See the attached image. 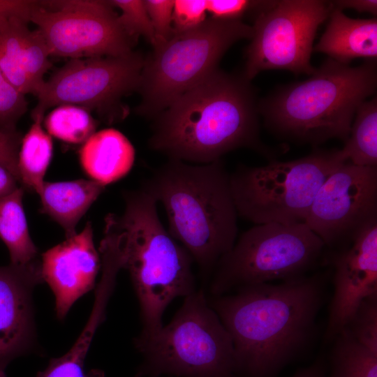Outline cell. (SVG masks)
<instances>
[{"label":"cell","mask_w":377,"mask_h":377,"mask_svg":"<svg viewBox=\"0 0 377 377\" xmlns=\"http://www.w3.org/2000/svg\"><path fill=\"white\" fill-rule=\"evenodd\" d=\"M43 282L39 259L24 266H0V377H6L12 361L36 347L33 292Z\"/></svg>","instance_id":"15"},{"label":"cell","mask_w":377,"mask_h":377,"mask_svg":"<svg viewBox=\"0 0 377 377\" xmlns=\"http://www.w3.org/2000/svg\"><path fill=\"white\" fill-rule=\"evenodd\" d=\"M334 295L325 339L332 341L360 304L377 294V220L363 228L331 258Z\"/></svg>","instance_id":"14"},{"label":"cell","mask_w":377,"mask_h":377,"mask_svg":"<svg viewBox=\"0 0 377 377\" xmlns=\"http://www.w3.org/2000/svg\"><path fill=\"white\" fill-rule=\"evenodd\" d=\"M24 188L0 198V238L7 247L10 264L24 266L38 260V249L27 226L22 199Z\"/></svg>","instance_id":"21"},{"label":"cell","mask_w":377,"mask_h":377,"mask_svg":"<svg viewBox=\"0 0 377 377\" xmlns=\"http://www.w3.org/2000/svg\"><path fill=\"white\" fill-rule=\"evenodd\" d=\"M329 17L325 31L314 47L315 52L343 64L359 57L376 59V18L353 19L333 8Z\"/></svg>","instance_id":"18"},{"label":"cell","mask_w":377,"mask_h":377,"mask_svg":"<svg viewBox=\"0 0 377 377\" xmlns=\"http://www.w3.org/2000/svg\"><path fill=\"white\" fill-rule=\"evenodd\" d=\"M258 114L250 80L217 68L155 118L149 145L168 159L194 164L221 160L239 148L272 161L279 150L261 141Z\"/></svg>","instance_id":"1"},{"label":"cell","mask_w":377,"mask_h":377,"mask_svg":"<svg viewBox=\"0 0 377 377\" xmlns=\"http://www.w3.org/2000/svg\"><path fill=\"white\" fill-rule=\"evenodd\" d=\"M330 1H269L254 17L243 75L251 81L267 70H287L311 75L313 43L319 26L329 17Z\"/></svg>","instance_id":"10"},{"label":"cell","mask_w":377,"mask_h":377,"mask_svg":"<svg viewBox=\"0 0 377 377\" xmlns=\"http://www.w3.org/2000/svg\"><path fill=\"white\" fill-rule=\"evenodd\" d=\"M27 108L24 94L9 82L0 70V131L15 133V125Z\"/></svg>","instance_id":"28"},{"label":"cell","mask_w":377,"mask_h":377,"mask_svg":"<svg viewBox=\"0 0 377 377\" xmlns=\"http://www.w3.org/2000/svg\"><path fill=\"white\" fill-rule=\"evenodd\" d=\"M323 274L244 286L208 299L230 333L237 372L268 377L305 346L324 297Z\"/></svg>","instance_id":"2"},{"label":"cell","mask_w":377,"mask_h":377,"mask_svg":"<svg viewBox=\"0 0 377 377\" xmlns=\"http://www.w3.org/2000/svg\"><path fill=\"white\" fill-rule=\"evenodd\" d=\"M145 59L133 52L121 57L72 59L44 81L31 116L61 105L96 109L103 113L139 87Z\"/></svg>","instance_id":"12"},{"label":"cell","mask_w":377,"mask_h":377,"mask_svg":"<svg viewBox=\"0 0 377 377\" xmlns=\"http://www.w3.org/2000/svg\"><path fill=\"white\" fill-rule=\"evenodd\" d=\"M293 377H324L323 362L318 360L311 366L298 371Z\"/></svg>","instance_id":"36"},{"label":"cell","mask_w":377,"mask_h":377,"mask_svg":"<svg viewBox=\"0 0 377 377\" xmlns=\"http://www.w3.org/2000/svg\"><path fill=\"white\" fill-rule=\"evenodd\" d=\"M333 8L343 11V9H353L357 12H367L374 15L377 13L376 0H339L330 1Z\"/></svg>","instance_id":"34"},{"label":"cell","mask_w":377,"mask_h":377,"mask_svg":"<svg viewBox=\"0 0 377 377\" xmlns=\"http://www.w3.org/2000/svg\"><path fill=\"white\" fill-rule=\"evenodd\" d=\"M135 377H235L232 337L202 290L184 297L171 321L136 347Z\"/></svg>","instance_id":"6"},{"label":"cell","mask_w":377,"mask_h":377,"mask_svg":"<svg viewBox=\"0 0 377 377\" xmlns=\"http://www.w3.org/2000/svg\"><path fill=\"white\" fill-rule=\"evenodd\" d=\"M141 187L162 204L168 232L204 273L233 247L238 214L221 159L205 164L168 159Z\"/></svg>","instance_id":"4"},{"label":"cell","mask_w":377,"mask_h":377,"mask_svg":"<svg viewBox=\"0 0 377 377\" xmlns=\"http://www.w3.org/2000/svg\"><path fill=\"white\" fill-rule=\"evenodd\" d=\"M345 162L340 149H316L293 161L241 165L230 174L237 214L256 225L304 223L320 186Z\"/></svg>","instance_id":"7"},{"label":"cell","mask_w":377,"mask_h":377,"mask_svg":"<svg viewBox=\"0 0 377 377\" xmlns=\"http://www.w3.org/2000/svg\"><path fill=\"white\" fill-rule=\"evenodd\" d=\"M253 33L252 26L242 20L209 17L197 28L175 34L154 48L141 72L138 90L142 101L137 112L156 118L217 69L221 57L235 43L251 38Z\"/></svg>","instance_id":"8"},{"label":"cell","mask_w":377,"mask_h":377,"mask_svg":"<svg viewBox=\"0 0 377 377\" xmlns=\"http://www.w3.org/2000/svg\"><path fill=\"white\" fill-rule=\"evenodd\" d=\"M325 246L305 223L257 224L219 260L210 292L223 295L247 286L302 276Z\"/></svg>","instance_id":"9"},{"label":"cell","mask_w":377,"mask_h":377,"mask_svg":"<svg viewBox=\"0 0 377 377\" xmlns=\"http://www.w3.org/2000/svg\"><path fill=\"white\" fill-rule=\"evenodd\" d=\"M101 268V256L89 221L80 232L41 255L42 279L54 295L59 320L66 316L77 300L94 288Z\"/></svg>","instance_id":"16"},{"label":"cell","mask_w":377,"mask_h":377,"mask_svg":"<svg viewBox=\"0 0 377 377\" xmlns=\"http://www.w3.org/2000/svg\"><path fill=\"white\" fill-rule=\"evenodd\" d=\"M18 133L0 131V165L10 171L19 181L18 153L20 147Z\"/></svg>","instance_id":"32"},{"label":"cell","mask_w":377,"mask_h":377,"mask_svg":"<svg viewBox=\"0 0 377 377\" xmlns=\"http://www.w3.org/2000/svg\"><path fill=\"white\" fill-rule=\"evenodd\" d=\"M105 186L92 179L44 182L38 195L41 210L64 230L66 239L74 236L76 226Z\"/></svg>","instance_id":"20"},{"label":"cell","mask_w":377,"mask_h":377,"mask_svg":"<svg viewBox=\"0 0 377 377\" xmlns=\"http://www.w3.org/2000/svg\"><path fill=\"white\" fill-rule=\"evenodd\" d=\"M38 3L31 21L37 26L50 56L121 57L132 52L124 31L108 1L68 0Z\"/></svg>","instance_id":"11"},{"label":"cell","mask_w":377,"mask_h":377,"mask_svg":"<svg viewBox=\"0 0 377 377\" xmlns=\"http://www.w3.org/2000/svg\"><path fill=\"white\" fill-rule=\"evenodd\" d=\"M37 3L29 0H0V27L14 19L30 22Z\"/></svg>","instance_id":"33"},{"label":"cell","mask_w":377,"mask_h":377,"mask_svg":"<svg viewBox=\"0 0 377 377\" xmlns=\"http://www.w3.org/2000/svg\"><path fill=\"white\" fill-rule=\"evenodd\" d=\"M269 1L209 0L207 1V11L211 17L222 20H242L246 14L253 16L264 8Z\"/></svg>","instance_id":"31"},{"label":"cell","mask_w":377,"mask_h":377,"mask_svg":"<svg viewBox=\"0 0 377 377\" xmlns=\"http://www.w3.org/2000/svg\"><path fill=\"white\" fill-rule=\"evenodd\" d=\"M341 154L346 161L363 167L377 166V99L357 109Z\"/></svg>","instance_id":"23"},{"label":"cell","mask_w":377,"mask_h":377,"mask_svg":"<svg viewBox=\"0 0 377 377\" xmlns=\"http://www.w3.org/2000/svg\"><path fill=\"white\" fill-rule=\"evenodd\" d=\"M123 197L124 212L108 214L105 224L117 235L123 269L138 297L142 330L134 340L136 348L158 334L164 311L175 298L195 291L193 260L165 228L151 194L140 187Z\"/></svg>","instance_id":"3"},{"label":"cell","mask_w":377,"mask_h":377,"mask_svg":"<svg viewBox=\"0 0 377 377\" xmlns=\"http://www.w3.org/2000/svg\"><path fill=\"white\" fill-rule=\"evenodd\" d=\"M80 160L91 179L105 186L130 172L135 161V149L122 133L106 128L95 132L83 143Z\"/></svg>","instance_id":"19"},{"label":"cell","mask_w":377,"mask_h":377,"mask_svg":"<svg viewBox=\"0 0 377 377\" xmlns=\"http://www.w3.org/2000/svg\"><path fill=\"white\" fill-rule=\"evenodd\" d=\"M27 24L14 19L0 27V70L22 94L36 95L52 64L40 32Z\"/></svg>","instance_id":"17"},{"label":"cell","mask_w":377,"mask_h":377,"mask_svg":"<svg viewBox=\"0 0 377 377\" xmlns=\"http://www.w3.org/2000/svg\"><path fill=\"white\" fill-rule=\"evenodd\" d=\"M19 181L6 168L0 165V198L6 196L17 188Z\"/></svg>","instance_id":"35"},{"label":"cell","mask_w":377,"mask_h":377,"mask_svg":"<svg viewBox=\"0 0 377 377\" xmlns=\"http://www.w3.org/2000/svg\"><path fill=\"white\" fill-rule=\"evenodd\" d=\"M108 2L113 8L121 10L118 20L131 38L142 36L154 46V33L144 1L112 0Z\"/></svg>","instance_id":"27"},{"label":"cell","mask_w":377,"mask_h":377,"mask_svg":"<svg viewBox=\"0 0 377 377\" xmlns=\"http://www.w3.org/2000/svg\"><path fill=\"white\" fill-rule=\"evenodd\" d=\"M377 86L376 59L351 67L330 58L310 77L280 87L258 103L266 127L284 140L318 146L348 139L359 107Z\"/></svg>","instance_id":"5"},{"label":"cell","mask_w":377,"mask_h":377,"mask_svg":"<svg viewBox=\"0 0 377 377\" xmlns=\"http://www.w3.org/2000/svg\"><path fill=\"white\" fill-rule=\"evenodd\" d=\"M44 120L48 134L68 143L83 144L96 132L89 110L77 105H59Z\"/></svg>","instance_id":"25"},{"label":"cell","mask_w":377,"mask_h":377,"mask_svg":"<svg viewBox=\"0 0 377 377\" xmlns=\"http://www.w3.org/2000/svg\"><path fill=\"white\" fill-rule=\"evenodd\" d=\"M342 330L377 354V294L365 298Z\"/></svg>","instance_id":"26"},{"label":"cell","mask_w":377,"mask_h":377,"mask_svg":"<svg viewBox=\"0 0 377 377\" xmlns=\"http://www.w3.org/2000/svg\"><path fill=\"white\" fill-rule=\"evenodd\" d=\"M155 38L154 48L167 43L173 36L172 12L174 1L145 0Z\"/></svg>","instance_id":"30"},{"label":"cell","mask_w":377,"mask_h":377,"mask_svg":"<svg viewBox=\"0 0 377 377\" xmlns=\"http://www.w3.org/2000/svg\"><path fill=\"white\" fill-rule=\"evenodd\" d=\"M43 117H32L33 124L22 139L18 153L20 184L37 194L45 182L53 153L51 135L42 126Z\"/></svg>","instance_id":"22"},{"label":"cell","mask_w":377,"mask_h":377,"mask_svg":"<svg viewBox=\"0 0 377 377\" xmlns=\"http://www.w3.org/2000/svg\"><path fill=\"white\" fill-rule=\"evenodd\" d=\"M377 220V166L346 161L322 184L304 223L325 246L339 249Z\"/></svg>","instance_id":"13"},{"label":"cell","mask_w":377,"mask_h":377,"mask_svg":"<svg viewBox=\"0 0 377 377\" xmlns=\"http://www.w3.org/2000/svg\"><path fill=\"white\" fill-rule=\"evenodd\" d=\"M334 340L330 377H377V354L355 341L345 330Z\"/></svg>","instance_id":"24"},{"label":"cell","mask_w":377,"mask_h":377,"mask_svg":"<svg viewBox=\"0 0 377 377\" xmlns=\"http://www.w3.org/2000/svg\"><path fill=\"white\" fill-rule=\"evenodd\" d=\"M207 1H174L172 12L174 35L197 28L207 20Z\"/></svg>","instance_id":"29"}]
</instances>
